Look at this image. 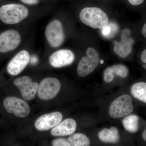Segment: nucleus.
I'll return each instance as SVG.
<instances>
[{
  "label": "nucleus",
  "mask_w": 146,
  "mask_h": 146,
  "mask_svg": "<svg viewBox=\"0 0 146 146\" xmlns=\"http://www.w3.org/2000/svg\"><path fill=\"white\" fill-rule=\"evenodd\" d=\"M80 18L84 24L95 29H102L109 22L106 13L101 9L96 7L83 8L80 13Z\"/></svg>",
  "instance_id": "f257e3e1"
},
{
  "label": "nucleus",
  "mask_w": 146,
  "mask_h": 146,
  "mask_svg": "<svg viewBox=\"0 0 146 146\" xmlns=\"http://www.w3.org/2000/svg\"><path fill=\"white\" fill-rule=\"evenodd\" d=\"M29 13L28 9L22 5H5L0 8V20L5 23L14 25L25 19Z\"/></svg>",
  "instance_id": "f03ea898"
},
{
  "label": "nucleus",
  "mask_w": 146,
  "mask_h": 146,
  "mask_svg": "<svg viewBox=\"0 0 146 146\" xmlns=\"http://www.w3.org/2000/svg\"><path fill=\"white\" fill-rule=\"evenodd\" d=\"M133 106L131 97L124 94L117 97L110 104L108 114L114 119L126 117L133 112Z\"/></svg>",
  "instance_id": "7ed1b4c3"
},
{
  "label": "nucleus",
  "mask_w": 146,
  "mask_h": 146,
  "mask_svg": "<svg viewBox=\"0 0 146 146\" xmlns=\"http://www.w3.org/2000/svg\"><path fill=\"white\" fill-rule=\"evenodd\" d=\"M86 56L82 58L79 62L77 73L79 76L84 77L89 75L96 69L100 62L99 54L94 48H88Z\"/></svg>",
  "instance_id": "20e7f679"
},
{
  "label": "nucleus",
  "mask_w": 146,
  "mask_h": 146,
  "mask_svg": "<svg viewBox=\"0 0 146 146\" xmlns=\"http://www.w3.org/2000/svg\"><path fill=\"white\" fill-rule=\"evenodd\" d=\"M47 41L53 48H57L65 40V35L63 25L60 21L54 20L47 25L45 30Z\"/></svg>",
  "instance_id": "39448f33"
},
{
  "label": "nucleus",
  "mask_w": 146,
  "mask_h": 146,
  "mask_svg": "<svg viewBox=\"0 0 146 146\" xmlns=\"http://www.w3.org/2000/svg\"><path fill=\"white\" fill-rule=\"evenodd\" d=\"M4 106L9 113L14 114L18 117H26L30 112L28 104L21 99L14 97H8L3 102Z\"/></svg>",
  "instance_id": "423d86ee"
},
{
  "label": "nucleus",
  "mask_w": 146,
  "mask_h": 146,
  "mask_svg": "<svg viewBox=\"0 0 146 146\" xmlns=\"http://www.w3.org/2000/svg\"><path fill=\"white\" fill-rule=\"evenodd\" d=\"M61 85L59 80L54 78H46L41 82L38 86L37 94L43 100L54 98L60 91Z\"/></svg>",
  "instance_id": "0eeeda50"
},
{
  "label": "nucleus",
  "mask_w": 146,
  "mask_h": 146,
  "mask_svg": "<svg viewBox=\"0 0 146 146\" xmlns=\"http://www.w3.org/2000/svg\"><path fill=\"white\" fill-rule=\"evenodd\" d=\"M14 85L21 91L22 97L26 100H31L34 98L38 90V83L33 82L31 78L24 76L15 79Z\"/></svg>",
  "instance_id": "6e6552de"
},
{
  "label": "nucleus",
  "mask_w": 146,
  "mask_h": 146,
  "mask_svg": "<svg viewBox=\"0 0 146 146\" xmlns=\"http://www.w3.org/2000/svg\"><path fill=\"white\" fill-rule=\"evenodd\" d=\"M21 36L15 30H8L0 34V52L5 53L13 50L20 44Z\"/></svg>",
  "instance_id": "1a4fd4ad"
},
{
  "label": "nucleus",
  "mask_w": 146,
  "mask_h": 146,
  "mask_svg": "<svg viewBox=\"0 0 146 146\" xmlns=\"http://www.w3.org/2000/svg\"><path fill=\"white\" fill-rule=\"evenodd\" d=\"M30 60V56L27 51L23 50L18 52L11 60L7 66V71L11 76L18 75L22 72Z\"/></svg>",
  "instance_id": "9d476101"
},
{
  "label": "nucleus",
  "mask_w": 146,
  "mask_h": 146,
  "mask_svg": "<svg viewBox=\"0 0 146 146\" xmlns=\"http://www.w3.org/2000/svg\"><path fill=\"white\" fill-rule=\"evenodd\" d=\"M63 118V115L59 112L45 114L36 120L35 126L36 129L39 131H46L59 124L62 121Z\"/></svg>",
  "instance_id": "9b49d317"
},
{
  "label": "nucleus",
  "mask_w": 146,
  "mask_h": 146,
  "mask_svg": "<svg viewBox=\"0 0 146 146\" xmlns=\"http://www.w3.org/2000/svg\"><path fill=\"white\" fill-rule=\"evenodd\" d=\"M131 33L129 29H124L121 33V41L117 42L113 48L116 54L121 57H126L132 51L134 40L130 36Z\"/></svg>",
  "instance_id": "f8f14e48"
},
{
  "label": "nucleus",
  "mask_w": 146,
  "mask_h": 146,
  "mask_svg": "<svg viewBox=\"0 0 146 146\" xmlns=\"http://www.w3.org/2000/svg\"><path fill=\"white\" fill-rule=\"evenodd\" d=\"M75 59L72 51L68 49L58 50L51 55L49 63L53 67L60 68L72 64Z\"/></svg>",
  "instance_id": "ddd939ff"
},
{
  "label": "nucleus",
  "mask_w": 146,
  "mask_h": 146,
  "mask_svg": "<svg viewBox=\"0 0 146 146\" xmlns=\"http://www.w3.org/2000/svg\"><path fill=\"white\" fill-rule=\"evenodd\" d=\"M77 127L76 121L71 118L65 119L52 129L51 133L53 136H70L75 131Z\"/></svg>",
  "instance_id": "4468645a"
},
{
  "label": "nucleus",
  "mask_w": 146,
  "mask_h": 146,
  "mask_svg": "<svg viewBox=\"0 0 146 146\" xmlns=\"http://www.w3.org/2000/svg\"><path fill=\"white\" fill-rule=\"evenodd\" d=\"M128 69L123 64H117L108 67L104 72L103 79L107 83L111 82L114 79L115 75L121 78H125L128 74Z\"/></svg>",
  "instance_id": "2eb2a0df"
},
{
  "label": "nucleus",
  "mask_w": 146,
  "mask_h": 146,
  "mask_svg": "<svg viewBox=\"0 0 146 146\" xmlns=\"http://www.w3.org/2000/svg\"><path fill=\"white\" fill-rule=\"evenodd\" d=\"M98 137L102 142L108 143H117L120 140L119 130L115 126L103 129L99 132Z\"/></svg>",
  "instance_id": "dca6fc26"
},
{
  "label": "nucleus",
  "mask_w": 146,
  "mask_h": 146,
  "mask_svg": "<svg viewBox=\"0 0 146 146\" xmlns=\"http://www.w3.org/2000/svg\"><path fill=\"white\" fill-rule=\"evenodd\" d=\"M139 117L135 114L126 116L122 121V124L125 129L131 133L137 132L139 128Z\"/></svg>",
  "instance_id": "f3484780"
},
{
  "label": "nucleus",
  "mask_w": 146,
  "mask_h": 146,
  "mask_svg": "<svg viewBox=\"0 0 146 146\" xmlns=\"http://www.w3.org/2000/svg\"><path fill=\"white\" fill-rule=\"evenodd\" d=\"M131 93L136 99L146 104V82L134 84L131 88Z\"/></svg>",
  "instance_id": "a211bd4d"
},
{
  "label": "nucleus",
  "mask_w": 146,
  "mask_h": 146,
  "mask_svg": "<svg viewBox=\"0 0 146 146\" xmlns=\"http://www.w3.org/2000/svg\"><path fill=\"white\" fill-rule=\"evenodd\" d=\"M68 140L72 146H89L91 144L89 137L83 133H73Z\"/></svg>",
  "instance_id": "6ab92c4d"
},
{
  "label": "nucleus",
  "mask_w": 146,
  "mask_h": 146,
  "mask_svg": "<svg viewBox=\"0 0 146 146\" xmlns=\"http://www.w3.org/2000/svg\"><path fill=\"white\" fill-rule=\"evenodd\" d=\"M119 26L117 24L114 22H109L105 27L102 29V35L106 39H112L117 34Z\"/></svg>",
  "instance_id": "aec40b11"
},
{
  "label": "nucleus",
  "mask_w": 146,
  "mask_h": 146,
  "mask_svg": "<svg viewBox=\"0 0 146 146\" xmlns=\"http://www.w3.org/2000/svg\"><path fill=\"white\" fill-rule=\"evenodd\" d=\"M52 146H72L68 140L62 138L54 139L52 141Z\"/></svg>",
  "instance_id": "412c9836"
},
{
  "label": "nucleus",
  "mask_w": 146,
  "mask_h": 146,
  "mask_svg": "<svg viewBox=\"0 0 146 146\" xmlns=\"http://www.w3.org/2000/svg\"><path fill=\"white\" fill-rule=\"evenodd\" d=\"M22 3L29 5H35L39 2V0H20Z\"/></svg>",
  "instance_id": "4be33fe9"
},
{
  "label": "nucleus",
  "mask_w": 146,
  "mask_h": 146,
  "mask_svg": "<svg viewBox=\"0 0 146 146\" xmlns=\"http://www.w3.org/2000/svg\"><path fill=\"white\" fill-rule=\"evenodd\" d=\"M141 60L143 63V67L146 70V49L142 52L141 54Z\"/></svg>",
  "instance_id": "5701e85b"
},
{
  "label": "nucleus",
  "mask_w": 146,
  "mask_h": 146,
  "mask_svg": "<svg viewBox=\"0 0 146 146\" xmlns=\"http://www.w3.org/2000/svg\"><path fill=\"white\" fill-rule=\"evenodd\" d=\"M128 1L131 4L136 6L141 4L143 2L144 0H128Z\"/></svg>",
  "instance_id": "b1692460"
},
{
  "label": "nucleus",
  "mask_w": 146,
  "mask_h": 146,
  "mask_svg": "<svg viewBox=\"0 0 146 146\" xmlns=\"http://www.w3.org/2000/svg\"><path fill=\"white\" fill-rule=\"evenodd\" d=\"M142 33L143 35L146 38V23L144 25L142 28Z\"/></svg>",
  "instance_id": "393cba45"
},
{
  "label": "nucleus",
  "mask_w": 146,
  "mask_h": 146,
  "mask_svg": "<svg viewBox=\"0 0 146 146\" xmlns=\"http://www.w3.org/2000/svg\"><path fill=\"white\" fill-rule=\"evenodd\" d=\"M142 137L144 141H146V127L142 133Z\"/></svg>",
  "instance_id": "a878e982"
},
{
  "label": "nucleus",
  "mask_w": 146,
  "mask_h": 146,
  "mask_svg": "<svg viewBox=\"0 0 146 146\" xmlns=\"http://www.w3.org/2000/svg\"><path fill=\"white\" fill-rule=\"evenodd\" d=\"M100 63H102V64H103V63H104V60H101L100 61Z\"/></svg>",
  "instance_id": "bb28decb"
}]
</instances>
